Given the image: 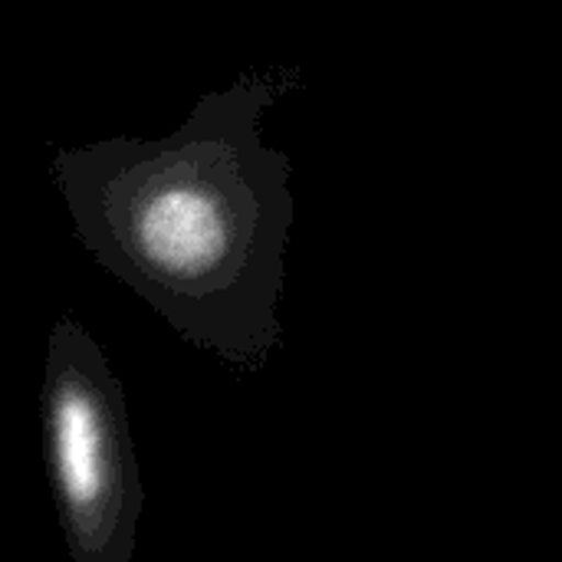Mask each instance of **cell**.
Returning a JSON list of instances; mask_svg holds the SVG:
<instances>
[{"mask_svg":"<svg viewBox=\"0 0 562 562\" xmlns=\"http://www.w3.org/2000/svg\"><path fill=\"white\" fill-rule=\"evenodd\" d=\"M296 86V66L247 69L207 89L165 138L112 135L56 148L49 161L95 263L244 375L283 339L293 165L267 145L263 119Z\"/></svg>","mask_w":562,"mask_h":562,"instance_id":"cell-1","label":"cell"},{"mask_svg":"<svg viewBox=\"0 0 562 562\" xmlns=\"http://www.w3.org/2000/svg\"><path fill=\"white\" fill-rule=\"evenodd\" d=\"M40 422L69 560L132 562L145 487L128 398L105 349L69 316L49 329Z\"/></svg>","mask_w":562,"mask_h":562,"instance_id":"cell-2","label":"cell"}]
</instances>
